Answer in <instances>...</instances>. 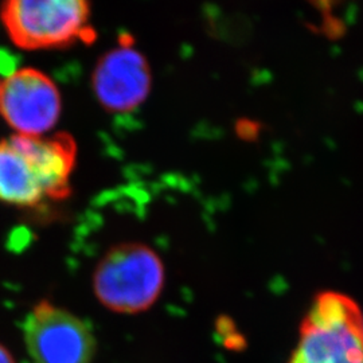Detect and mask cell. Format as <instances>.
<instances>
[{
    "mask_svg": "<svg viewBox=\"0 0 363 363\" xmlns=\"http://www.w3.org/2000/svg\"><path fill=\"white\" fill-rule=\"evenodd\" d=\"M77 144L67 133L0 139V203L38 208L72 191Z\"/></svg>",
    "mask_w": 363,
    "mask_h": 363,
    "instance_id": "1",
    "label": "cell"
},
{
    "mask_svg": "<svg viewBox=\"0 0 363 363\" xmlns=\"http://www.w3.org/2000/svg\"><path fill=\"white\" fill-rule=\"evenodd\" d=\"M164 264L152 247L125 241L109 247L96 265L93 292L106 310L136 315L150 310L162 295Z\"/></svg>",
    "mask_w": 363,
    "mask_h": 363,
    "instance_id": "2",
    "label": "cell"
},
{
    "mask_svg": "<svg viewBox=\"0 0 363 363\" xmlns=\"http://www.w3.org/2000/svg\"><path fill=\"white\" fill-rule=\"evenodd\" d=\"M289 363H363V312L347 295H316Z\"/></svg>",
    "mask_w": 363,
    "mask_h": 363,
    "instance_id": "3",
    "label": "cell"
},
{
    "mask_svg": "<svg viewBox=\"0 0 363 363\" xmlns=\"http://www.w3.org/2000/svg\"><path fill=\"white\" fill-rule=\"evenodd\" d=\"M0 19L13 45L30 52L94 38L89 0H3Z\"/></svg>",
    "mask_w": 363,
    "mask_h": 363,
    "instance_id": "4",
    "label": "cell"
},
{
    "mask_svg": "<svg viewBox=\"0 0 363 363\" xmlns=\"http://www.w3.org/2000/svg\"><path fill=\"white\" fill-rule=\"evenodd\" d=\"M22 331L31 363H91L94 358L91 325L49 300H40L31 308Z\"/></svg>",
    "mask_w": 363,
    "mask_h": 363,
    "instance_id": "5",
    "label": "cell"
},
{
    "mask_svg": "<svg viewBox=\"0 0 363 363\" xmlns=\"http://www.w3.org/2000/svg\"><path fill=\"white\" fill-rule=\"evenodd\" d=\"M61 112V93L38 69L22 67L1 81L0 115L16 135H49Z\"/></svg>",
    "mask_w": 363,
    "mask_h": 363,
    "instance_id": "6",
    "label": "cell"
},
{
    "mask_svg": "<svg viewBox=\"0 0 363 363\" xmlns=\"http://www.w3.org/2000/svg\"><path fill=\"white\" fill-rule=\"evenodd\" d=\"M97 101L108 112L127 113L139 108L151 91V67L130 42L105 52L91 76Z\"/></svg>",
    "mask_w": 363,
    "mask_h": 363,
    "instance_id": "7",
    "label": "cell"
},
{
    "mask_svg": "<svg viewBox=\"0 0 363 363\" xmlns=\"http://www.w3.org/2000/svg\"><path fill=\"white\" fill-rule=\"evenodd\" d=\"M0 363H16L13 354L0 343Z\"/></svg>",
    "mask_w": 363,
    "mask_h": 363,
    "instance_id": "8",
    "label": "cell"
},
{
    "mask_svg": "<svg viewBox=\"0 0 363 363\" xmlns=\"http://www.w3.org/2000/svg\"><path fill=\"white\" fill-rule=\"evenodd\" d=\"M0 91H1V81H0Z\"/></svg>",
    "mask_w": 363,
    "mask_h": 363,
    "instance_id": "9",
    "label": "cell"
}]
</instances>
